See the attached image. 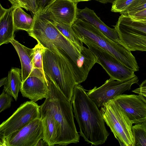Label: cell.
Listing matches in <instances>:
<instances>
[{"instance_id":"obj_33","label":"cell","mask_w":146,"mask_h":146,"mask_svg":"<svg viewBox=\"0 0 146 146\" xmlns=\"http://www.w3.org/2000/svg\"><path fill=\"white\" fill-rule=\"evenodd\" d=\"M51 0H39V8L44 9Z\"/></svg>"},{"instance_id":"obj_13","label":"cell","mask_w":146,"mask_h":146,"mask_svg":"<svg viewBox=\"0 0 146 146\" xmlns=\"http://www.w3.org/2000/svg\"><path fill=\"white\" fill-rule=\"evenodd\" d=\"M47 79L42 73L33 71L23 82L20 89L23 97L36 102L49 96V90Z\"/></svg>"},{"instance_id":"obj_22","label":"cell","mask_w":146,"mask_h":146,"mask_svg":"<svg viewBox=\"0 0 146 146\" xmlns=\"http://www.w3.org/2000/svg\"><path fill=\"white\" fill-rule=\"evenodd\" d=\"M51 20L54 25L64 36L74 44L81 46H83V42L75 34L72 26Z\"/></svg>"},{"instance_id":"obj_2","label":"cell","mask_w":146,"mask_h":146,"mask_svg":"<svg viewBox=\"0 0 146 146\" xmlns=\"http://www.w3.org/2000/svg\"><path fill=\"white\" fill-rule=\"evenodd\" d=\"M47 79L49 94L40 108L49 112L56 122L58 130L56 145L66 146L77 143L79 142L80 136L74 122L71 102L52 80Z\"/></svg>"},{"instance_id":"obj_36","label":"cell","mask_w":146,"mask_h":146,"mask_svg":"<svg viewBox=\"0 0 146 146\" xmlns=\"http://www.w3.org/2000/svg\"><path fill=\"white\" fill-rule=\"evenodd\" d=\"M138 95L141 99L146 104V93L139 94Z\"/></svg>"},{"instance_id":"obj_3","label":"cell","mask_w":146,"mask_h":146,"mask_svg":"<svg viewBox=\"0 0 146 146\" xmlns=\"http://www.w3.org/2000/svg\"><path fill=\"white\" fill-rule=\"evenodd\" d=\"M44 74L55 84L68 100L71 101L77 84L74 72L77 66L64 52L56 48H46L42 54Z\"/></svg>"},{"instance_id":"obj_12","label":"cell","mask_w":146,"mask_h":146,"mask_svg":"<svg viewBox=\"0 0 146 146\" xmlns=\"http://www.w3.org/2000/svg\"><path fill=\"white\" fill-rule=\"evenodd\" d=\"M77 4L70 0H51L42 9L51 20L72 26L77 19Z\"/></svg>"},{"instance_id":"obj_11","label":"cell","mask_w":146,"mask_h":146,"mask_svg":"<svg viewBox=\"0 0 146 146\" xmlns=\"http://www.w3.org/2000/svg\"><path fill=\"white\" fill-rule=\"evenodd\" d=\"M139 81L135 76L127 80L120 81L110 78L99 87L95 86L88 90L87 93L90 98L98 107L114 98L129 90L131 86Z\"/></svg>"},{"instance_id":"obj_18","label":"cell","mask_w":146,"mask_h":146,"mask_svg":"<svg viewBox=\"0 0 146 146\" xmlns=\"http://www.w3.org/2000/svg\"><path fill=\"white\" fill-rule=\"evenodd\" d=\"M96 63L97 59L92 51L83 46L80 51V56L76 62L79 74V84L86 80L90 71Z\"/></svg>"},{"instance_id":"obj_4","label":"cell","mask_w":146,"mask_h":146,"mask_svg":"<svg viewBox=\"0 0 146 146\" xmlns=\"http://www.w3.org/2000/svg\"><path fill=\"white\" fill-rule=\"evenodd\" d=\"M33 18V28L27 32L29 35L46 48L55 47L63 51L76 65L83 45L81 46L74 44L64 36L42 9L39 8Z\"/></svg>"},{"instance_id":"obj_35","label":"cell","mask_w":146,"mask_h":146,"mask_svg":"<svg viewBox=\"0 0 146 146\" xmlns=\"http://www.w3.org/2000/svg\"><path fill=\"white\" fill-rule=\"evenodd\" d=\"M48 146L47 144L42 139H40L38 142L36 146Z\"/></svg>"},{"instance_id":"obj_25","label":"cell","mask_w":146,"mask_h":146,"mask_svg":"<svg viewBox=\"0 0 146 146\" xmlns=\"http://www.w3.org/2000/svg\"><path fill=\"white\" fill-rule=\"evenodd\" d=\"M134 0H116L113 3L111 11L121 13L125 10Z\"/></svg>"},{"instance_id":"obj_28","label":"cell","mask_w":146,"mask_h":146,"mask_svg":"<svg viewBox=\"0 0 146 146\" xmlns=\"http://www.w3.org/2000/svg\"><path fill=\"white\" fill-rule=\"evenodd\" d=\"M39 0H30L27 7L28 11H31L33 14L36 13L39 8Z\"/></svg>"},{"instance_id":"obj_29","label":"cell","mask_w":146,"mask_h":146,"mask_svg":"<svg viewBox=\"0 0 146 146\" xmlns=\"http://www.w3.org/2000/svg\"><path fill=\"white\" fill-rule=\"evenodd\" d=\"M12 5L23 8L28 11L27 6L30 0H8Z\"/></svg>"},{"instance_id":"obj_38","label":"cell","mask_w":146,"mask_h":146,"mask_svg":"<svg viewBox=\"0 0 146 146\" xmlns=\"http://www.w3.org/2000/svg\"><path fill=\"white\" fill-rule=\"evenodd\" d=\"M74 2L78 3L81 1H88L91 0H70Z\"/></svg>"},{"instance_id":"obj_37","label":"cell","mask_w":146,"mask_h":146,"mask_svg":"<svg viewBox=\"0 0 146 146\" xmlns=\"http://www.w3.org/2000/svg\"><path fill=\"white\" fill-rule=\"evenodd\" d=\"M99 1L102 3H112L116 0H94Z\"/></svg>"},{"instance_id":"obj_30","label":"cell","mask_w":146,"mask_h":146,"mask_svg":"<svg viewBox=\"0 0 146 146\" xmlns=\"http://www.w3.org/2000/svg\"><path fill=\"white\" fill-rule=\"evenodd\" d=\"M146 3V0H134L129 6L124 11L120 13L121 14L124 13L131 9Z\"/></svg>"},{"instance_id":"obj_24","label":"cell","mask_w":146,"mask_h":146,"mask_svg":"<svg viewBox=\"0 0 146 146\" xmlns=\"http://www.w3.org/2000/svg\"><path fill=\"white\" fill-rule=\"evenodd\" d=\"M33 49L34 52L32 61L33 69H38L44 73L42 65V54L46 48L38 43Z\"/></svg>"},{"instance_id":"obj_17","label":"cell","mask_w":146,"mask_h":146,"mask_svg":"<svg viewBox=\"0 0 146 146\" xmlns=\"http://www.w3.org/2000/svg\"><path fill=\"white\" fill-rule=\"evenodd\" d=\"M10 42L15 48L19 57L21 65L22 80L23 82L29 76L33 69L32 61L34 49L25 46L14 38Z\"/></svg>"},{"instance_id":"obj_15","label":"cell","mask_w":146,"mask_h":146,"mask_svg":"<svg viewBox=\"0 0 146 146\" xmlns=\"http://www.w3.org/2000/svg\"><path fill=\"white\" fill-rule=\"evenodd\" d=\"M77 18L87 21L98 29L108 38L113 41L121 43L116 29L115 28H111L106 25L93 10L87 7L83 9L78 8Z\"/></svg>"},{"instance_id":"obj_1","label":"cell","mask_w":146,"mask_h":146,"mask_svg":"<svg viewBox=\"0 0 146 146\" xmlns=\"http://www.w3.org/2000/svg\"><path fill=\"white\" fill-rule=\"evenodd\" d=\"M71 102L80 135L92 145L104 143L109 133L101 111L80 84L75 86Z\"/></svg>"},{"instance_id":"obj_34","label":"cell","mask_w":146,"mask_h":146,"mask_svg":"<svg viewBox=\"0 0 146 146\" xmlns=\"http://www.w3.org/2000/svg\"><path fill=\"white\" fill-rule=\"evenodd\" d=\"M8 80V77H5L1 79L0 80V87L7 83Z\"/></svg>"},{"instance_id":"obj_5","label":"cell","mask_w":146,"mask_h":146,"mask_svg":"<svg viewBox=\"0 0 146 146\" xmlns=\"http://www.w3.org/2000/svg\"><path fill=\"white\" fill-rule=\"evenodd\" d=\"M72 27L79 38L85 39L100 46L135 72L139 70L137 61L131 51L121 43L108 38L88 22L77 19Z\"/></svg>"},{"instance_id":"obj_27","label":"cell","mask_w":146,"mask_h":146,"mask_svg":"<svg viewBox=\"0 0 146 146\" xmlns=\"http://www.w3.org/2000/svg\"><path fill=\"white\" fill-rule=\"evenodd\" d=\"M123 15L128 16L134 20L146 22V9L135 12L127 13Z\"/></svg>"},{"instance_id":"obj_9","label":"cell","mask_w":146,"mask_h":146,"mask_svg":"<svg viewBox=\"0 0 146 146\" xmlns=\"http://www.w3.org/2000/svg\"><path fill=\"white\" fill-rule=\"evenodd\" d=\"M40 116V106L37 104L31 101L24 102L0 125V139L7 137Z\"/></svg>"},{"instance_id":"obj_19","label":"cell","mask_w":146,"mask_h":146,"mask_svg":"<svg viewBox=\"0 0 146 146\" xmlns=\"http://www.w3.org/2000/svg\"><path fill=\"white\" fill-rule=\"evenodd\" d=\"M40 109V117L42 120L44 127V136L43 139L48 146L56 145L58 130L56 122L49 112Z\"/></svg>"},{"instance_id":"obj_6","label":"cell","mask_w":146,"mask_h":146,"mask_svg":"<svg viewBox=\"0 0 146 146\" xmlns=\"http://www.w3.org/2000/svg\"><path fill=\"white\" fill-rule=\"evenodd\" d=\"M103 117L121 146H134L132 123L114 99L104 104L100 110Z\"/></svg>"},{"instance_id":"obj_31","label":"cell","mask_w":146,"mask_h":146,"mask_svg":"<svg viewBox=\"0 0 146 146\" xmlns=\"http://www.w3.org/2000/svg\"><path fill=\"white\" fill-rule=\"evenodd\" d=\"M132 92L138 94L146 93V79L142 82L138 88Z\"/></svg>"},{"instance_id":"obj_7","label":"cell","mask_w":146,"mask_h":146,"mask_svg":"<svg viewBox=\"0 0 146 146\" xmlns=\"http://www.w3.org/2000/svg\"><path fill=\"white\" fill-rule=\"evenodd\" d=\"M121 43L130 51H146V22L133 20L121 14L113 26Z\"/></svg>"},{"instance_id":"obj_8","label":"cell","mask_w":146,"mask_h":146,"mask_svg":"<svg viewBox=\"0 0 146 146\" xmlns=\"http://www.w3.org/2000/svg\"><path fill=\"white\" fill-rule=\"evenodd\" d=\"M92 51L100 65L110 77L114 80L123 81L136 76L135 72L119 62L107 51L95 44L79 38Z\"/></svg>"},{"instance_id":"obj_20","label":"cell","mask_w":146,"mask_h":146,"mask_svg":"<svg viewBox=\"0 0 146 146\" xmlns=\"http://www.w3.org/2000/svg\"><path fill=\"white\" fill-rule=\"evenodd\" d=\"M7 81L3 90L17 101L22 84L21 69L13 68L9 72Z\"/></svg>"},{"instance_id":"obj_26","label":"cell","mask_w":146,"mask_h":146,"mask_svg":"<svg viewBox=\"0 0 146 146\" xmlns=\"http://www.w3.org/2000/svg\"><path fill=\"white\" fill-rule=\"evenodd\" d=\"M12 97L3 90L0 95V112L10 107L13 101Z\"/></svg>"},{"instance_id":"obj_10","label":"cell","mask_w":146,"mask_h":146,"mask_svg":"<svg viewBox=\"0 0 146 146\" xmlns=\"http://www.w3.org/2000/svg\"><path fill=\"white\" fill-rule=\"evenodd\" d=\"M44 136L42 120L37 119L6 137L0 139V145L36 146Z\"/></svg>"},{"instance_id":"obj_16","label":"cell","mask_w":146,"mask_h":146,"mask_svg":"<svg viewBox=\"0 0 146 146\" xmlns=\"http://www.w3.org/2000/svg\"><path fill=\"white\" fill-rule=\"evenodd\" d=\"M0 45L8 44L14 38L15 31L13 13L17 7L11 6L8 9L4 8L0 4Z\"/></svg>"},{"instance_id":"obj_21","label":"cell","mask_w":146,"mask_h":146,"mask_svg":"<svg viewBox=\"0 0 146 146\" xmlns=\"http://www.w3.org/2000/svg\"><path fill=\"white\" fill-rule=\"evenodd\" d=\"M13 18L15 31L21 30L27 32L32 29L33 18L25 12L22 8L17 7L14 9Z\"/></svg>"},{"instance_id":"obj_32","label":"cell","mask_w":146,"mask_h":146,"mask_svg":"<svg viewBox=\"0 0 146 146\" xmlns=\"http://www.w3.org/2000/svg\"><path fill=\"white\" fill-rule=\"evenodd\" d=\"M145 9H146V3L142 5L133 7L122 14H124L129 12H137Z\"/></svg>"},{"instance_id":"obj_23","label":"cell","mask_w":146,"mask_h":146,"mask_svg":"<svg viewBox=\"0 0 146 146\" xmlns=\"http://www.w3.org/2000/svg\"><path fill=\"white\" fill-rule=\"evenodd\" d=\"M134 146H146V122L132 126Z\"/></svg>"},{"instance_id":"obj_14","label":"cell","mask_w":146,"mask_h":146,"mask_svg":"<svg viewBox=\"0 0 146 146\" xmlns=\"http://www.w3.org/2000/svg\"><path fill=\"white\" fill-rule=\"evenodd\" d=\"M133 124L146 122V104L138 95L121 94L114 99Z\"/></svg>"}]
</instances>
